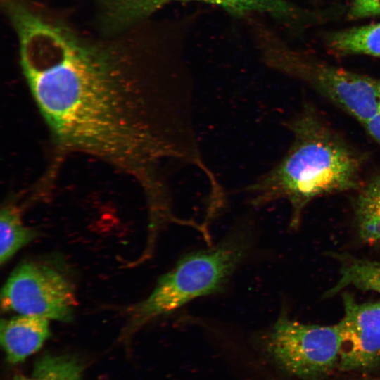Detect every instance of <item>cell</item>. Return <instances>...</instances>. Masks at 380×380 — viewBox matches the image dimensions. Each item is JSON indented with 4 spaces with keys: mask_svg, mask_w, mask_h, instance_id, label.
Listing matches in <instances>:
<instances>
[{
    "mask_svg": "<svg viewBox=\"0 0 380 380\" xmlns=\"http://www.w3.org/2000/svg\"><path fill=\"white\" fill-rule=\"evenodd\" d=\"M20 63L58 152L88 155L146 187L165 161L201 156L193 90L155 76L129 51L84 39L50 17L19 40Z\"/></svg>",
    "mask_w": 380,
    "mask_h": 380,
    "instance_id": "6da1fadb",
    "label": "cell"
},
{
    "mask_svg": "<svg viewBox=\"0 0 380 380\" xmlns=\"http://www.w3.org/2000/svg\"><path fill=\"white\" fill-rule=\"evenodd\" d=\"M293 141L284 157L246 188L249 202L261 206L286 200L290 226L298 227L303 208L317 197L356 189L360 160L315 113L305 111L288 122Z\"/></svg>",
    "mask_w": 380,
    "mask_h": 380,
    "instance_id": "7a4b0ae2",
    "label": "cell"
},
{
    "mask_svg": "<svg viewBox=\"0 0 380 380\" xmlns=\"http://www.w3.org/2000/svg\"><path fill=\"white\" fill-rule=\"evenodd\" d=\"M249 242L242 232H235L211 248L181 258L159 278L150 295L131 308L125 334L197 298L219 292L246 257Z\"/></svg>",
    "mask_w": 380,
    "mask_h": 380,
    "instance_id": "3957f363",
    "label": "cell"
},
{
    "mask_svg": "<svg viewBox=\"0 0 380 380\" xmlns=\"http://www.w3.org/2000/svg\"><path fill=\"white\" fill-rule=\"evenodd\" d=\"M77 305L70 277L56 265L46 261H27L18 265L1 293L2 311L49 320L70 322Z\"/></svg>",
    "mask_w": 380,
    "mask_h": 380,
    "instance_id": "277c9868",
    "label": "cell"
},
{
    "mask_svg": "<svg viewBox=\"0 0 380 380\" xmlns=\"http://www.w3.org/2000/svg\"><path fill=\"white\" fill-rule=\"evenodd\" d=\"M264 340L266 350L276 363L298 377L322 375L339 361L341 336L338 323L308 324L281 314Z\"/></svg>",
    "mask_w": 380,
    "mask_h": 380,
    "instance_id": "5b68a950",
    "label": "cell"
},
{
    "mask_svg": "<svg viewBox=\"0 0 380 380\" xmlns=\"http://www.w3.org/2000/svg\"><path fill=\"white\" fill-rule=\"evenodd\" d=\"M270 65L303 80L362 125L380 103V79L289 53H270Z\"/></svg>",
    "mask_w": 380,
    "mask_h": 380,
    "instance_id": "8992f818",
    "label": "cell"
},
{
    "mask_svg": "<svg viewBox=\"0 0 380 380\" xmlns=\"http://www.w3.org/2000/svg\"><path fill=\"white\" fill-rule=\"evenodd\" d=\"M343 301L338 365L343 370L371 368L380 361V300L359 303L345 293Z\"/></svg>",
    "mask_w": 380,
    "mask_h": 380,
    "instance_id": "52a82bcc",
    "label": "cell"
},
{
    "mask_svg": "<svg viewBox=\"0 0 380 380\" xmlns=\"http://www.w3.org/2000/svg\"><path fill=\"white\" fill-rule=\"evenodd\" d=\"M172 1L177 0H99L101 7L99 17L101 28L107 33L123 31ZM189 1H200L217 5L235 15L256 11L286 15L292 11L291 6L283 0Z\"/></svg>",
    "mask_w": 380,
    "mask_h": 380,
    "instance_id": "ba28073f",
    "label": "cell"
},
{
    "mask_svg": "<svg viewBox=\"0 0 380 380\" xmlns=\"http://www.w3.org/2000/svg\"><path fill=\"white\" fill-rule=\"evenodd\" d=\"M50 335L46 318L18 315L1 320V345L6 360L12 364L23 362L38 351Z\"/></svg>",
    "mask_w": 380,
    "mask_h": 380,
    "instance_id": "9c48e42d",
    "label": "cell"
},
{
    "mask_svg": "<svg viewBox=\"0 0 380 380\" xmlns=\"http://www.w3.org/2000/svg\"><path fill=\"white\" fill-rule=\"evenodd\" d=\"M38 232L23 221L22 208L7 202L0 213V264L4 265L23 247L32 241Z\"/></svg>",
    "mask_w": 380,
    "mask_h": 380,
    "instance_id": "30bf717a",
    "label": "cell"
},
{
    "mask_svg": "<svg viewBox=\"0 0 380 380\" xmlns=\"http://www.w3.org/2000/svg\"><path fill=\"white\" fill-rule=\"evenodd\" d=\"M355 217L360 237L371 245H380V174L362 188Z\"/></svg>",
    "mask_w": 380,
    "mask_h": 380,
    "instance_id": "8fae6325",
    "label": "cell"
},
{
    "mask_svg": "<svg viewBox=\"0 0 380 380\" xmlns=\"http://www.w3.org/2000/svg\"><path fill=\"white\" fill-rule=\"evenodd\" d=\"M341 259L340 277L325 293V297L333 296L348 286L380 293V261L350 256H343Z\"/></svg>",
    "mask_w": 380,
    "mask_h": 380,
    "instance_id": "7c38bea8",
    "label": "cell"
},
{
    "mask_svg": "<svg viewBox=\"0 0 380 380\" xmlns=\"http://www.w3.org/2000/svg\"><path fill=\"white\" fill-rule=\"evenodd\" d=\"M328 46L341 54L380 57V23L343 30L333 33Z\"/></svg>",
    "mask_w": 380,
    "mask_h": 380,
    "instance_id": "4fadbf2b",
    "label": "cell"
},
{
    "mask_svg": "<svg viewBox=\"0 0 380 380\" xmlns=\"http://www.w3.org/2000/svg\"><path fill=\"white\" fill-rule=\"evenodd\" d=\"M78 360L66 355H46L34 366L30 376H17L11 380H84Z\"/></svg>",
    "mask_w": 380,
    "mask_h": 380,
    "instance_id": "5bb4252c",
    "label": "cell"
},
{
    "mask_svg": "<svg viewBox=\"0 0 380 380\" xmlns=\"http://www.w3.org/2000/svg\"><path fill=\"white\" fill-rule=\"evenodd\" d=\"M380 15V0H353L349 11L352 18H363Z\"/></svg>",
    "mask_w": 380,
    "mask_h": 380,
    "instance_id": "9a60e30c",
    "label": "cell"
},
{
    "mask_svg": "<svg viewBox=\"0 0 380 380\" xmlns=\"http://www.w3.org/2000/svg\"><path fill=\"white\" fill-rule=\"evenodd\" d=\"M363 125L368 134L380 144V103L376 113Z\"/></svg>",
    "mask_w": 380,
    "mask_h": 380,
    "instance_id": "2e32d148",
    "label": "cell"
}]
</instances>
